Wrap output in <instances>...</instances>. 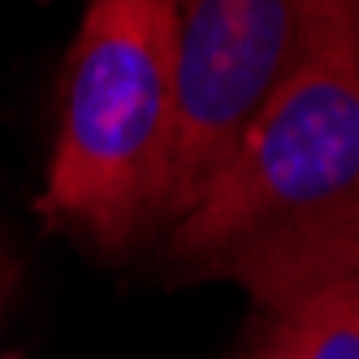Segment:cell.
I'll list each match as a JSON object with an SVG mask.
<instances>
[{
    "label": "cell",
    "instance_id": "cell-1",
    "mask_svg": "<svg viewBox=\"0 0 359 359\" xmlns=\"http://www.w3.org/2000/svg\"><path fill=\"white\" fill-rule=\"evenodd\" d=\"M359 203V53L312 57L251 121L195 208L169 229L173 264L234 277L273 307L294 264Z\"/></svg>",
    "mask_w": 359,
    "mask_h": 359
},
{
    "label": "cell",
    "instance_id": "cell-5",
    "mask_svg": "<svg viewBox=\"0 0 359 359\" xmlns=\"http://www.w3.org/2000/svg\"><path fill=\"white\" fill-rule=\"evenodd\" d=\"M351 273H359V203L346 208L312 247H307V255L299 260V269L290 273L286 290H281V299L273 307L290 303V299H299L307 290H316V286H325V281H333V277H351ZM273 307H269V312H273Z\"/></svg>",
    "mask_w": 359,
    "mask_h": 359
},
{
    "label": "cell",
    "instance_id": "cell-4",
    "mask_svg": "<svg viewBox=\"0 0 359 359\" xmlns=\"http://www.w3.org/2000/svg\"><path fill=\"white\" fill-rule=\"evenodd\" d=\"M234 359H359V273L273 307Z\"/></svg>",
    "mask_w": 359,
    "mask_h": 359
},
{
    "label": "cell",
    "instance_id": "cell-2",
    "mask_svg": "<svg viewBox=\"0 0 359 359\" xmlns=\"http://www.w3.org/2000/svg\"><path fill=\"white\" fill-rule=\"evenodd\" d=\"M177 0H87L39 212L100 251L161 225L177 117Z\"/></svg>",
    "mask_w": 359,
    "mask_h": 359
},
{
    "label": "cell",
    "instance_id": "cell-3",
    "mask_svg": "<svg viewBox=\"0 0 359 359\" xmlns=\"http://www.w3.org/2000/svg\"><path fill=\"white\" fill-rule=\"evenodd\" d=\"M329 48L359 53V0H177V117L161 225L173 229L195 208L251 121Z\"/></svg>",
    "mask_w": 359,
    "mask_h": 359
},
{
    "label": "cell",
    "instance_id": "cell-6",
    "mask_svg": "<svg viewBox=\"0 0 359 359\" xmlns=\"http://www.w3.org/2000/svg\"><path fill=\"white\" fill-rule=\"evenodd\" d=\"M0 286H5V273H0Z\"/></svg>",
    "mask_w": 359,
    "mask_h": 359
}]
</instances>
